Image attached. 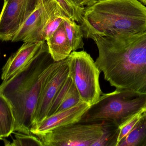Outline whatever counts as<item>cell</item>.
<instances>
[{
	"label": "cell",
	"instance_id": "cell-1",
	"mask_svg": "<svg viewBox=\"0 0 146 146\" xmlns=\"http://www.w3.org/2000/svg\"><path fill=\"white\" fill-rule=\"evenodd\" d=\"M92 39L98 50L95 64L111 86L146 93V31Z\"/></svg>",
	"mask_w": 146,
	"mask_h": 146
},
{
	"label": "cell",
	"instance_id": "cell-2",
	"mask_svg": "<svg viewBox=\"0 0 146 146\" xmlns=\"http://www.w3.org/2000/svg\"><path fill=\"white\" fill-rule=\"evenodd\" d=\"M63 61H55L48 51L1 84L0 93L13 108L14 132L32 134L33 115L43 87Z\"/></svg>",
	"mask_w": 146,
	"mask_h": 146
},
{
	"label": "cell",
	"instance_id": "cell-3",
	"mask_svg": "<svg viewBox=\"0 0 146 146\" xmlns=\"http://www.w3.org/2000/svg\"><path fill=\"white\" fill-rule=\"evenodd\" d=\"M84 37H114L146 31V7L139 0H97L85 7Z\"/></svg>",
	"mask_w": 146,
	"mask_h": 146
},
{
	"label": "cell",
	"instance_id": "cell-4",
	"mask_svg": "<svg viewBox=\"0 0 146 146\" xmlns=\"http://www.w3.org/2000/svg\"><path fill=\"white\" fill-rule=\"evenodd\" d=\"M120 127L114 122H79L38 136L43 146H117Z\"/></svg>",
	"mask_w": 146,
	"mask_h": 146
},
{
	"label": "cell",
	"instance_id": "cell-5",
	"mask_svg": "<svg viewBox=\"0 0 146 146\" xmlns=\"http://www.w3.org/2000/svg\"><path fill=\"white\" fill-rule=\"evenodd\" d=\"M146 109V93L124 89L103 93L80 121L114 122L119 127Z\"/></svg>",
	"mask_w": 146,
	"mask_h": 146
},
{
	"label": "cell",
	"instance_id": "cell-6",
	"mask_svg": "<svg viewBox=\"0 0 146 146\" xmlns=\"http://www.w3.org/2000/svg\"><path fill=\"white\" fill-rule=\"evenodd\" d=\"M68 75L77 89L81 100L94 104L103 94L99 83L101 71L90 55L84 51H73L67 58Z\"/></svg>",
	"mask_w": 146,
	"mask_h": 146
},
{
	"label": "cell",
	"instance_id": "cell-7",
	"mask_svg": "<svg viewBox=\"0 0 146 146\" xmlns=\"http://www.w3.org/2000/svg\"><path fill=\"white\" fill-rule=\"evenodd\" d=\"M56 15L69 18L56 0H38L36 7L22 24L12 42H44L43 34L44 27Z\"/></svg>",
	"mask_w": 146,
	"mask_h": 146
},
{
	"label": "cell",
	"instance_id": "cell-8",
	"mask_svg": "<svg viewBox=\"0 0 146 146\" xmlns=\"http://www.w3.org/2000/svg\"><path fill=\"white\" fill-rule=\"evenodd\" d=\"M69 73L67 59H65L45 81L35 109L33 126L48 116L51 103Z\"/></svg>",
	"mask_w": 146,
	"mask_h": 146
},
{
	"label": "cell",
	"instance_id": "cell-9",
	"mask_svg": "<svg viewBox=\"0 0 146 146\" xmlns=\"http://www.w3.org/2000/svg\"><path fill=\"white\" fill-rule=\"evenodd\" d=\"M91 105L81 101L74 106L54 114L33 125L32 134L38 136L59 128L79 122Z\"/></svg>",
	"mask_w": 146,
	"mask_h": 146
},
{
	"label": "cell",
	"instance_id": "cell-10",
	"mask_svg": "<svg viewBox=\"0 0 146 146\" xmlns=\"http://www.w3.org/2000/svg\"><path fill=\"white\" fill-rule=\"evenodd\" d=\"M48 51V45L45 41L25 42L15 53L9 57L3 67L1 79L3 81L8 79L41 54Z\"/></svg>",
	"mask_w": 146,
	"mask_h": 146
},
{
	"label": "cell",
	"instance_id": "cell-11",
	"mask_svg": "<svg viewBox=\"0 0 146 146\" xmlns=\"http://www.w3.org/2000/svg\"><path fill=\"white\" fill-rule=\"evenodd\" d=\"M27 0H4L0 14V39L12 41L21 27Z\"/></svg>",
	"mask_w": 146,
	"mask_h": 146
},
{
	"label": "cell",
	"instance_id": "cell-12",
	"mask_svg": "<svg viewBox=\"0 0 146 146\" xmlns=\"http://www.w3.org/2000/svg\"><path fill=\"white\" fill-rule=\"evenodd\" d=\"M81 101L79 92L68 75L53 100L47 117L69 109Z\"/></svg>",
	"mask_w": 146,
	"mask_h": 146
},
{
	"label": "cell",
	"instance_id": "cell-13",
	"mask_svg": "<svg viewBox=\"0 0 146 146\" xmlns=\"http://www.w3.org/2000/svg\"><path fill=\"white\" fill-rule=\"evenodd\" d=\"M46 42L49 53L55 61L65 60L72 51L63 22Z\"/></svg>",
	"mask_w": 146,
	"mask_h": 146
},
{
	"label": "cell",
	"instance_id": "cell-14",
	"mask_svg": "<svg viewBox=\"0 0 146 146\" xmlns=\"http://www.w3.org/2000/svg\"><path fill=\"white\" fill-rule=\"evenodd\" d=\"M15 120L13 108L7 99L0 93V136L9 137L15 131Z\"/></svg>",
	"mask_w": 146,
	"mask_h": 146
},
{
	"label": "cell",
	"instance_id": "cell-15",
	"mask_svg": "<svg viewBox=\"0 0 146 146\" xmlns=\"http://www.w3.org/2000/svg\"><path fill=\"white\" fill-rule=\"evenodd\" d=\"M63 22L72 51L83 49L84 35L80 25H77L75 21L67 17H63Z\"/></svg>",
	"mask_w": 146,
	"mask_h": 146
},
{
	"label": "cell",
	"instance_id": "cell-16",
	"mask_svg": "<svg viewBox=\"0 0 146 146\" xmlns=\"http://www.w3.org/2000/svg\"><path fill=\"white\" fill-rule=\"evenodd\" d=\"M146 137V119L142 116L133 130L117 146H141Z\"/></svg>",
	"mask_w": 146,
	"mask_h": 146
},
{
	"label": "cell",
	"instance_id": "cell-17",
	"mask_svg": "<svg viewBox=\"0 0 146 146\" xmlns=\"http://www.w3.org/2000/svg\"><path fill=\"white\" fill-rule=\"evenodd\" d=\"M56 1L70 19L76 21L81 24L85 12V7L76 6L68 0Z\"/></svg>",
	"mask_w": 146,
	"mask_h": 146
},
{
	"label": "cell",
	"instance_id": "cell-18",
	"mask_svg": "<svg viewBox=\"0 0 146 146\" xmlns=\"http://www.w3.org/2000/svg\"><path fill=\"white\" fill-rule=\"evenodd\" d=\"M14 139L10 146H43L42 142L38 136L33 134H26L23 133H15Z\"/></svg>",
	"mask_w": 146,
	"mask_h": 146
},
{
	"label": "cell",
	"instance_id": "cell-19",
	"mask_svg": "<svg viewBox=\"0 0 146 146\" xmlns=\"http://www.w3.org/2000/svg\"><path fill=\"white\" fill-rule=\"evenodd\" d=\"M145 109L141 111L139 113L133 117L131 119H129L128 121L126 122L125 123L123 124L122 126H120V131H119L118 140H117V145L134 128L136 124L140 120L143 116V114Z\"/></svg>",
	"mask_w": 146,
	"mask_h": 146
},
{
	"label": "cell",
	"instance_id": "cell-20",
	"mask_svg": "<svg viewBox=\"0 0 146 146\" xmlns=\"http://www.w3.org/2000/svg\"><path fill=\"white\" fill-rule=\"evenodd\" d=\"M63 22V17L56 15L51 19L44 27L43 31V39L44 41L51 37L55 31Z\"/></svg>",
	"mask_w": 146,
	"mask_h": 146
},
{
	"label": "cell",
	"instance_id": "cell-21",
	"mask_svg": "<svg viewBox=\"0 0 146 146\" xmlns=\"http://www.w3.org/2000/svg\"><path fill=\"white\" fill-rule=\"evenodd\" d=\"M74 5L80 7H88L94 4L97 0H68Z\"/></svg>",
	"mask_w": 146,
	"mask_h": 146
},
{
	"label": "cell",
	"instance_id": "cell-22",
	"mask_svg": "<svg viewBox=\"0 0 146 146\" xmlns=\"http://www.w3.org/2000/svg\"><path fill=\"white\" fill-rule=\"evenodd\" d=\"M141 146H146V137L145 139L144 140V141H143Z\"/></svg>",
	"mask_w": 146,
	"mask_h": 146
},
{
	"label": "cell",
	"instance_id": "cell-23",
	"mask_svg": "<svg viewBox=\"0 0 146 146\" xmlns=\"http://www.w3.org/2000/svg\"><path fill=\"white\" fill-rule=\"evenodd\" d=\"M144 5H146V0H139Z\"/></svg>",
	"mask_w": 146,
	"mask_h": 146
},
{
	"label": "cell",
	"instance_id": "cell-24",
	"mask_svg": "<svg viewBox=\"0 0 146 146\" xmlns=\"http://www.w3.org/2000/svg\"><path fill=\"white\" fill-rule=\"evenodd\" d=\"M143 117L145 119H146V109L145 111H144V114H143Z\"/></svg>",
	"mask_w": 146,
	"mask_h": 146
},
{
	"label": "cell",
	"instance_id": "cell-25",
	"mask_svg": "<svg viewBox=\"0 0 146 146\" xmlns=\"http://www.w3.org/2000/svg\"><path fill=\"white\" fill-rule=\"evenodd\" d=\"M2 138H1V136H0V140H2Z\"/></svg>",
	"mask_w": 146,
	"mask_h": 146
}]
</instances>
